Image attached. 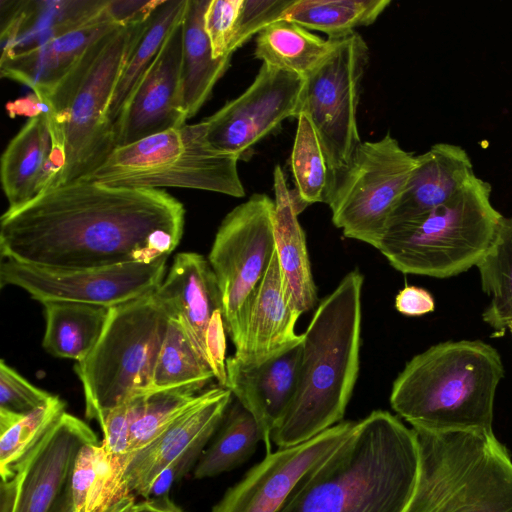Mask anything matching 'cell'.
Instances as JSON below:
<instances>
[{"label":"cell","instance_id":"14","mask_svg":"<svg viewBox=\"0 0 512 512\" xmlns=\"http://www.w3.org/2000/svg\"><path fill=\"white\" fill-rule=\"evenodd\" d=\"M306 79L262 63L252 84L204 119L206 138L239 159L285 119L298 118Z\"/></svg>","mask_w":512,"mask_h":512},{"label":"cell","instance_id":"30","mask_svg":"<svg viewBox=\"0 0 512 512\" xmlns=\"http://www.w3.org/2000/svg\"><path fill=\"white\" fill-rule=\"evenodd\" d=\"M337 41L321 38L297 23L280 19L257 34L254 57L306 79L331 54Z\"/></svg>","mask_w":512,"mask_h":512},{"label":"cell","instance_id":"22","mask_svg":"<svg viewBox=\"0 0 512 512\" xmlns=\"http://www.w3.org/2000/svg\"><path fill=\"white\" fill-rule=\"evenodd\" d=\"M300 315L283 284L276 250L248 304L242 348L234 356L246 365H258L300 344L295 331Z\"/></svg>","mask_w":512,"mask_h":512},{"label":"cell","instance_id":"13","mask_svg":"<svg viewBox=\"0 0 512 512\" xmlns=\"http://www.w3.org/2000/svg\"><path fill=\"white\" fill-rule=\"evenodd\" d=\"M168 259L84 270H50L2 259L0 284L25 290L40 303L74 301L113 307L153 293Z\"/></svg>","mask_w":512,"mask_h":512},{"label":"cell","instance_id":"5","mask_svg":"<svg viewBox=\"0 0 512 512\" xmlns=\"http://www.w3.org/2000/svg\"><path fill=\"white\" fill-rule=\"evenodd\" d=\"M147 20L118 27L101 37L45 97L53 111L48 117L65 151L57 186L85 178L116 147L109 107Z\"/></svg>","mask_w":512,"mask_h":512},{"label":"cell","instance_id":"8","mask_svg":"<svg viewBox=\"0 0 512 512\" xmlns=\"http://www.w3.org/2000/svg\"><path fill=\"white\" fill-rule=\"evenodd\" d=\"M168 325L154 292L110 308L99 341L74 365L86 418L99 424L112 409L148 392Z\"/></svg>","mask_w":512,"mask_h":512},{"label":"cell","instance_id":"42","mask_svg":"<svg viewBox=\"0 0 512 512\" xmlns=\"http://www.w3.org/2000/svg\"><path fill=\"white\" fill-rule=\"evenodd\" d=\"M138 396L109 411L99 423L103 432L101 444L112 455L129 464L130 431L137 410Z\"/></svg>","mask_w":512,"mask_h":512},{"label":"cell","instance_id":"47","mask_svg":"<svg viewBox=\"0 0 512 512\" xmlns=\"http://www.w3.org/2000/svg\"><path fill=\"white\" fill-rule=\"evenodd\" d=\"M131 512H184L177 506L169 495L155 498H147L135 503Z\"/></svg>","mask_w":512,"mask_h":512},{"label":"cell","instance_id":"12","mask_svg":"<svg viewBox=\"0 0 512 512\" xmlns=\"http://www.w3.org/2000/svg\"><path fill=\"white\" fill-rule=\"evenodd\" d=\"M369 47L353 34L338 39L331 54L307 78L300 113L311 119L329 168V183L351 162L362 143L357 123Z\"/></svg>","mask_w":512,"mask_h":512},{"label":"cell","instance_id":"45","mask_svg":"<svg viewBox=\"0 0 512 512\" xmlns=\"http://www.w3.org/2000/svg\"><path fill=\"white\" fill-rule=\"evenodd\" d=\"M432 295L425 289L406 286L395 298V308L407 316H421L434 310Z\"/></svg>","mask_w":512,"mask_h":512},{"label":"cell","instance_id":"18","mask_svg":"<svg viewBox=\"0 0 512 512\" xmlns=\"http://www.w3.org/2000/svg\"><path fill=\"white\" fill-rule=\"evenodd\" d=\"M154 294L208 364L207 343L225 330L221 293L208 259L196 252L176 254Z\"/></svg>","mask_w":512,"mask_h":512},{"label":"cell","instance_id":"39","mask_svg":"<svg viewBox=\"0 0 512 512\" xmlns=\"http://www.w3.org/2000/svg\"><path fill=\"white\" fill-rule=\"evenodd\" d=\"M54 397L55 395L28 382L4 360H1L0 411L24 416L45 406Z\"/></svg>","mask_w":512,"mask_h":512},{"label":"cell","instance_id":"36","mask_svg":"<svg viewBox=\"0 0 512 512\" xmlns=\"http://www.w3.org/2000/svg\"><path fill=\"white\" fill-rule=\"evenodd\" d=\"M213 378V371L194 349L182 328L169 319L146 394L187 386L203 389Z\"/></svg>","mask_w":512,"mask_h":512},{"label":"cell","instance_id":"20","mask_svg":"<svg viewBox=\"0 0 512 512\" xmlns=\"http://www.w3.org/2000/svg\"><path fill=\"white\" fill-rule=\"evenodd\" d=\"M64 166V147L49 117L28 119L1 157L0 176L8 208L56 187Z\"/></svg>","mask_w":512,"mask_h":512},{"label":"cell","instance_id":"4","mask_svg":"<svg viewBox=\"0 0 512 512\" xmlns=\"http://www.w3.org/2000/svg\"><path fill=\"white\" fill-rule=\"evenodd\" d=\"M499 353L475 340L447 341L414 356L394 380L392 409L414 429L492 431Z\"/></svg>","mask_w":512,"mask_h":512},{"label":"cell","instance_id":"34","mask_svg":"<svg viewBox=\"0 0 512 512\" xmlns=\"http://www.w3.org/2000/svg\"><path fill=\"white\" fill-rule=\"evenodd\" d=\"M476 266L482 289L491 298L483 320L493 328V337L503 336L512 323V217H502L491 246Z\"/></svg>","mask_w":512,"mask_h":512},{"label":"cell","instance_id":"26","mask_svg":"<svg viewBox=\"0 0 512 512\" xmlns=\"http://www.w3.org/2000/svg\"><path fill=\"white\" fill-rule=\"evenodd\" d=\"M273 186L275 250L284 287L292 306L301 316L316 305L317 288L294 196L280 165L274 168Z\"/></svg>","mask_w":512,"mask_h":512},{"label":"cell","instance_id":"25","mask_svg":"<svg viewBox=\"0 0 512 512\" xmlns=\"http://www.w3.org/2000/svg\"><path fill=\"white\" fill-rule=\"evenodd\" d=\"M416 158V165L387 228L432 211L476 176L468 153L455 144H434Z\"/></svg>","mask_w":512,"mask_h":512},{"label":"cell","instance_id":"9","mask_svg":"<svg viewBox=\"0 0 512 512\" xmlns=\"http://www.w3.org/2000/svg\"><path fill=\"white\" fill-rule=\"evenodd\" d=\"M238 160L210 145L201 121L118 146L96 170L79 180L130 188H189L243 197Z\"/></svg>","mask_w":512,"mask_h":512},{"label":"cell","instance_id":"10","mask_svg":"<svg viewBox=\"0 0 512 512\" xmlns=\"http://www.w3.org/2000/svg\"><path fill=\"white\" fill-rule=\"evenodd\" d=\"M416 162L389 132L377 141L362 142L328 186L325 203L333 224L345 237L377 249Z\"/></svg>","mask_w":512,"mask_h":512},{"label":"cell","instance_id":"16","mask_svg":"<svg viewBox=\"0 0 512 512\" xmlns=\"http://www.w3.org/2000/svg\"><path fill=\"white\" fill-rule=\"evenodd\" d=\"M356 423L341 421L308 441L266 454L210 512H277L300 479L341 446Z\"/></svg>","mask_w":512,"mask_h":512},{"label":"cell","instance_id":"19","mask_svg":"<svg viewBox=\"0 0 512 512\" xmlns=\"http://www.w3.org/2000/svg\"><path fill=\"white\" fill-rule=\"evenodd\" d=\"M233 400L225 387L204 390L198 400L151 443L135 452L125 471L129 492L149 498L162 471L203 436H214Z\"/></svg>","mask_w":512,"mask_h":512},{"label":"cell","instance_id":"29","mask_svg":"<svg viewBox=\"0 0 512 512\" xmlns=\"http://www.w3.org/2000/svg\"><path fill=\"white\" fill-rule=\"evenodd\" d=\"M45 312L43 348L59 358L83 360L95 347L111 307L53 300L41 303Z\"/></svg>","mask_w":512,"mask_h":512},{"label":"cell","instance_id":"24","mask_svg":"<svg viewBox=\"0 0 512 512\" xmlns=\"http://www.w3.org/2000/svg\"><path fill=\"white\" fill-rule=\"evenodd\" d=\"M106 6L91 22L39 47L1 60V77L20 82L33 92L47 97L94 43L121 27L108 15Z\"/></svg>","mask_w":512,"mask_h":512},{"label":"cell","instance_id":"40","mask_svg":"<svg viewBox=\"0 0 512 512\" xmlns=\"http://www.w3.org/2000/svg\"><path fill=\"white\" fill-rule=\"evenodd\" d=\"M242 0H209L204 28L214 59L232 56L231 47L237 33Z\"/></svg>","mask_w":512,"mask_h":512},{"label":"cell","instance_id":"46","mask_svg":"<svg viewBox=\"0 0 512 512\" xmlns=\"http://www.w3.org/2000/svg\"><path fill=\"white\" fill-rule=\"evenodd\" d=\"M5 108L11 118L26 116L30 119L41 115L52 116L53 114L48 100L33 91L26 96L6 103Z\"/></svg>","mask_w":512,"mask_h":512},{"label":"cell","instance_id":"27","mask_svg":"<svg viewBox=\"0 0 512 512\" xmlns=\"http://www.w3.org/2000/svg\"><path fill=\"white\" fill-rule=\"evenodd\" d=\"M209 0H187L182 19L181 84L187 118L194 116L210 97L232 56L214 59L204 28Z\"/></svg>","mask_w":512,"mask_h":512},{"label":"cell","instance_id":"48","mask_svg":"<svg viewBox=\"0 0 512 512\" xmlns=\"http://www.w3.org/2000/svg\"><path fill=\"white\" fill-rule=\"evenodd\" d=\"M134 504H135V500L131 494V495L124 497L117 503H115L106 512H131Z\"/></svg>","mask_w":512,"mask_h":512},{"label":"cell","instance_id":"7","mask_svg":"<svg viewBox=\"0 0 512 512\" xmlns=\"http://www.w3.org/2000/svg\"><path fill=\"white\" fill-rule=\"evenodd\" d=\"M491 185L474 176L448 201L389 226L377 249L405 274L447 278L476 266L491 246L502 215Z\"/></svg>","mask_w":512,"mask_h":512},{"label":"cell","instance_id":"3","mask_svg":"<svg viewBox=\"0 0 512 512\" xmlns=\"http://www.w3.org/2000/svg\"><path fill=\"white\" fill-rule=\"evenodd\" d=\"M364 277L346 274L302 334L297 388L271 434L279 448L301 444L343 421L357 382Z\"/></svg>","mask_w":512,"mask_h":512},{"label":"cell","instance_id":"32","mask_svg":"<svg viewBox=\"0 0 512 512\" xmlns=\"http://www.w3.org/2000/svg\"><path fill=\"white\" fill-rule=\"evenodd\" d=\"M211 440L193 470L195 479L214 477L240 466L255 452L262 434L254 416L235 399Z\"/></svg>","mask_w":512,"mask_h":512},{"label":"cell","instance_id":"44","mask_svg":"<svg viewBox=\"0 0 512 512\" xmlns=\"http://www.w3.org/2000/svg\"><path fill=\"white\" fill-rule=\"evenodd\" d=\"M162 0H108L107 12L119 26L146 21Z\"/></svg>","mask_w":512,"mask_h":512},{"label":"cell","instance_id":"41","mask_svg":"<svg viewBox=\"0 0 512 512\" xmlns=\"http://www.w3.org/2000/svg\"><path fill=\"white\" fill-rule=\"evenodd\" d=\"M295 0H242L232 54L253 35L282 18Z\"/></svg>","mask_w":512,"mask_h":512},{"label":"cell","instance_id":"23","mask_svg":"<svg viewBox=\"0 0 512 512\" xmlns=\"http://www.w3.org/2000/svg\"><path fill=\"white\" fill-rule=\"evenodd\" d=\"M106 4L107 0H1L0 61L91 22Z\"/></svg>","mask_w":512,"mask_h":512},{"label":"cell","instance_id":"33","mask_svg":"<svg viewBox=\"0 0 512 512\" xmlns=\"http://www.w3.org/2000/svg\"><path fill=\"white\" fill-rule=\"evenodd\" d=\"M390 0H295L281 19L342 39L373 24Z\"/></svg>","mask_w":512,"mask_h":512},{"label":"cell","instance_id":"17","mask_svg":"<svg viewBox=\"0 0 512 512\" xmlns=\"http://www.w3.org/2000/svg\"><path fill=\"white\" fill-rule=\"evenodd\" d=\"M181 65L182 20L167 36L122 111L114 128L116 147L186 124Z\"/></svg>","mask_w":512,"mask_h":512},{"label":"cell","instance_id":"37","mask_svg":"<svg viewBox=\"0 0 512 512\" xmlns=\"http://www.w3.org/2000/svg\"><path fill=\"white\" fill-rule=\"evenodd\" d=\"M202 392L199 387L187 386L138 396L130 431V458L188 410Z\"/></svg>","mask_w":512,"mask_h":512},{"label":"cell","instance_id":"15","mask_svg":"<svg viewBox=\"0 0 512 512\" xmlns=\"http://www.w3.org/2000/svg\"><path fill=\"white\" fill-rule=\"evenodd\" d=\"M89 443H99L97 435L65 411L13 467V476L7 479L15 495L13 512H64L75 459Z\"/></svg>","mask_w":512,"mask_h":512},{"label":"cell","instance_id":"38","mask_svg":"<svg viewBox=\"0 0 512 512\" xmlns=\"http://www.w3.org/2000/svg\"><path fill=\"white\" fill-rule=\"evenodd\" d=\"M66 403L57 395L45 406L23 416L15 424L0 433L1 480L13 476V467L44 436L56 420L65 412Z\"/></svg>","mask_w":512,"mask_h":512},{"label":"cell","instance_id":"43","mask_svg":"<svg viewBox=\"0 0 512 512\" xmlns=\"http://www.w3.org/2000/svg\"><path fill=\"white\" fill-rule=\"evenodd\" d=\"M212 438L211 435L201 437L167 466L153 483L149 498L169 495L173 484L179 482L191 470H194L206 445Z\"/></svg>","mask_w":512,"mask_h":512},{"label":"cell","instance_id":"1","mask_svg":"<svg viewBox=\"0 0 512 512\" xmlns=\"http://www.w3.org/2000/svg\"><path fill=\"white\" fill-rule=\"evenodd\" d=\"M183 204L162 189L76 180L8 208L0 254L50 270L168 259L183 236Z\"/></svg>","mask_w":512,"mask_h":512},{"label":"cell","instance_id":"21","mask_svg":"<svg viewBox=\"0 0 512 512\" xmlns=\"http://www.w3.org/2000/svg\"><path fill=\"white\" fill-rule=\"evenodd\" d=\"M302 342L258 365H246L234 355L226 359V386L256 419L267 454L271 434L295 394Z\"/></svg>","mask_w":512,"mask_h":512},{"label":"cell","instance_id":"2","mask_svg":"<svg viewBox=\"0 0 512 512\" xmlns=\"http://www.w3.org/2000/svg\"><path fill=\"white\" fill-rule=\"evenodd\" d=\"M419 470L414 429L375 410L300 479L277 512H405Z\"/></svg>","mask_w":512,"mask_h":512},{"label":"cell","instance_id":"28","mask_svg":"<svg viewBox=\"0 0 512 512\" xmlns=\"http://www.w3.org/2000/svg\"><path fill=\"white\" fill-rule=\"evenodd\" d=\"M127 462L110 454L101 443L84 445L70 479L73 512H106L131 495L125 482Z\"/></svg>","mask_w":512,"mask_h":512},{"label":"cell","instance_id":"35","mask_svg":"<svg viewBox=\"0 0 512 512\" xmlns=\"http://www.w3.org/2000/svg\"><path fill=\"white\" fill-rule=\"evenodd\" d=\"M291 170L295 180L292 190L300 214L307 206L325 202L329 168L319 136L305 113L297 118V129L291 153Z\"/></svg>","mask_w":512,"mask_h":512},{"label":"cell","instance_id":"11","mask_svg":"<svg viewBox=\"0 0 512 512\" xmlns=\"http://www.w3.org/2000/svg\"><path fill=\"white\" fill-rule=\"evenodd\" d=\"M274 210V201L259 193L236 206L218 227L207 258L235 352L243 345L249 301L275 252Z\"/></svg>","mask_w":512,"mask_h":512},{"label":"cell","instance_id":"50","mask_svg":"<svg viewBox=\"0 0 512 512\" xmlns=\"http://www.w3.org/2000/svg\"><path fill=\"white\" fill-rule=\"evenodd\" d=\"M508 329L510 330V332L512 334V323L509 325Z\"/></svg>","mask_w":512,"mask_h":512},{"label":"cell","instance_id":"49","mask_svg":"<svg viewBox=\"0 0 512 512\" xmlns=\"http://www.w3.org/2000/svg\"><path fill=\"white\" fill-rule=\"evenodd\" d=\"M64 512H73L72 506H71V500H70L69 504L67 505L66 509L64 510Z\"/></svg>","mask_w":512,"mask_h":512},{"label":"cell","instance_id":"6","mask_svg":"<svg viewBox=\"0 0 512 512\" xmlns=\"http://www.w3.org/2000/svg\"><path fill=\"white\" fill-rule=\"evenodd\" d=\"M414 431L420 470L405 512H512V459L493 431Z\"/></svg>","mask_w":512,"mask_h":512},{"label":"cell","instance_id":"31","mask_svg":"<svg viewBox=\"0 0 512 512\" xmlns=\"http://www.w3.org/2000/svg\"><path fill=\"white\" fill-rule=\"evenodd\" d=\"M186 6L187 0H162L148 18L143 33L129 54L112 96L108 117L113 128L167 36L182 20Z\"/></svg>","mask_w":512,"mask_h":512}]
</instances>
